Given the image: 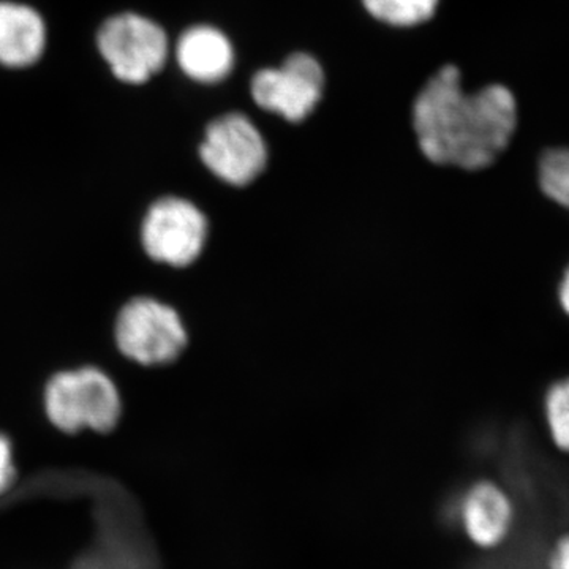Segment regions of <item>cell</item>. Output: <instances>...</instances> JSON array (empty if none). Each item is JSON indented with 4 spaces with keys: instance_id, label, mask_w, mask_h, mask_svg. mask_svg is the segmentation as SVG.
<instances>
[{
    "instance_id": "cell-10",
    "label": "cell",
    "mask_w": 569,
    "mask_h": 569,
    "mask_svg": "<svg viewBox=\"0 0 569 569\" xmlns=\"http://www.w3.org/2000/svg\"><path fill=\"white\" fill-rule=\"evenodd\" d=\"M47 28L39 13L21 3L0 2V66L21 69L39 61Z\"/></svg>"
},
{
    "instance_id": "cell-13",
    "label": "cell",
    "mask_w": 569,
    "mask_h": 569,
    "mask_svg": "<svg viewBox=\"0 0 569 569\" xmlns=\"http://www.w3.org/2000/svg\"><path fill=\"white\" fill-rule=\"evenodd\" d=\"M362 3L377 20L399 28H411L433 17L438 0H362Z\"/></svg>"
},
{
    "instance_id": "cell-14",
    "label": "cell",
    "mask_w": 569,
    "mask_h": 569,
    "mask_svg": "<svg viewBox=\"0 0 569 569\" xmlns=\"http://www.w3.org/2000/svg\"><path fill=\"white\" fill-rule=\"evenodd\" d=\"M539 569H569V526L552 531L546 539Z\"/></svg>"
},
{
    "instance_id": "cell-1",
    "label": "cell",
    "mask_w": 569,
    "mask_h": 569,
    "mask_svg": "<svg viewBox=\"0 0 569 569\" xmlns=\"http://www.w3.org/2000/svg\"><path fill=\"white\" fill-rule=\"evenodd\" d=\"M518 122V103L508 88L492 84L468 96L455 66L438 70L413 107L419 151L430 163L463 173L498 162L512 144Z\"/></svg>"
},
{
    "instance_id": "cell-8",
    "label": "cell",
    "mask_w": 569,
    "mask_h": 569,
    "mask_svg": "<svg viewBox=\"0 0 569 569\" xmlns=\"http://www.w3.org/2000/svg\"><path fill=\"white\" fill-rule=\"evenodd\" d=\"M325 73L320 63L306 52H296L279 69L258 71L252 80V97L258 107L284 121L301 122L321 99Z\"/></svg>"
},
{
    "instance_id": "cell-12",
    "label": "cell",
    "mask_w": 569,
    "mask_h": 569,
    "mask_svg": "<svg viewBox=\"0 0 569 569\" xmlns=\"http://www.w3.org/2000/svg\"><path fill=\"white\" fill-rule=\"evenodd\" d=\"M538 186L552 203L569 211V148L553 146L538 159Z\"/></svg>"
},
{
    "instance_id": "cell-16",
    "label": "cell",
    "mask_w": 569,
    "mask_h": 569,
    "mask_svg": "<svg viewBox=\"0 0 569 569\" xmlns=\"http://www.w3.org/2000/svg\"><path fill=\"white\" fill-rule=\"evenodd\" d=\"M559 302L563 312L569 317V264L561 276L559 284Z\"/></svg>"
},
{
    "instance_id": "cell-5",
    "label": "cell",
    "mask_w": 569,
    "mask_h": 569,
    "mask_svg": "<svg viewBox=\"0 0 569 569\" xmlns=\"http://www.w3.org/2000/svg\"><path fill=\"white\" fill-rule=\"evenodd\" d=\"M209 239V220L200 206L187 198L164 197L146 212L141 242L157 263L189 268L203 254Z\"/></svg>"
},
{
    "instance_id": "cell-3",
    "label": "cell",
    "mask_w": 569,
    "mask_h": 569,
    "mask_svg": "<svg viewBox=\"0 0 569 569\" xmlns=\"http://www.w3.org/2000/svg\"><path fill=\"white\" fill-rule=\"evenodd\" d=\"M456 519L468 545L479 552H500L519 531L522 520L519 493L503 479H473L460 493Z\"/></svg>"
},
{
    "instance_id": "cell-15",
    "label": "cell",
    "mask_w": 569,
    "mask_h": 569,
    "mask_svg": "<svg viewBox=\"0 0 569 569\" xmlns=\"http://www.w3.org/2000/svg\"><path fill=\"white\" fill-rule=\"evenodd\" d=\"M13 481L14 463L10 440L0 436V493L6 492L13 485Z\"/></svg>"
},
{
    "instance_id": "cell-9",
    "label": "cell",
    "mask_w": 569,
    "mask_h": 569,
    "mask_svg": "<svg viewBox=\"0 0 569 569\" xmlns=\"http://www.w3.org/2000/svg\"><path fill=\"white\" fill-rule=\"evenodd\" d=\"M176 58L187 77L208 84L227 78L234 63L230 40L211 26H197L183 32Z\"/></svg>"
},
{
    "instance_id": "cell-11",
    "label": "cell",
    "mask_w": 569,
    "mask_h": 569,
    "mask_svg": "<svg viewBox=\"0 0 569 569\" xmlns=\"http://www.w3.org/2000/svg\"><path fill=\"white\" fill-rule=\"evenodd\" d=\"M545 421L550 455L569 462V378L557 381L546 392Z\"/></svg>"
},
{
    "instance_id": "cell-2",
    "label": "cell",
    "mask_w": 569,
    "mask_h": 569,
    "mask_svg": "<svg viewBox=\"0 0 569 569\" xmlns=\"http://www.w3.org/2000/svg\"><path fill=\"white\" fill-rule=\"evenodd\" d=\"M44 410L63 432H110L121 419L122 403L110 377L96 367L56 373L44 389Z\"/></svg>"
},
{
    "instance_id": "cell-6",
    "label": "cell",
    "mask_w": 569,
    "mask_h": 569,
    "mask_svg": "<svg viewBox=\"0 0 569 569\" xmlns=\"http://www.w3.org/2000/svg\"><path fill=\"white\" fill-rule=\"evenodd\" d=\"M200 159L219 181L244 189L268 168V144L246 114L230 112L209 123Z\"/></svg>"
},
{
    "instance_id": "cell-4",
    "label": "cell",
    "mask_w": 569,
    "mask_h": 569,
    "mask_svg": "<svg viewBox=\"0 0 569 569\" xmlns=\"http://www.w3.org/2000/svg\"><path fill=\"white\" fill-rule=\"evenodd\" d=\"M116 342L138 365L162 366L182 355L189 335L174 307L153 298H134L116 320Z\"/></svg>"
},
{
    "instance_id": "cell-7",
    "label": "cell",
    "mask_w": 569,
    "mask_h": 569,
    "mask_svg": "<svg viewBox=\"0 0 569 569\" xmlns=\"http://www.w3.org/2000/svg\"><path fill=\"white\" fill-rule=\"evenodd\" d=\"M97 43L114 77L130 84L148 81L167 62V33L140 14L110 18L100 29Z\"/></svg>"
}]
</instances>
